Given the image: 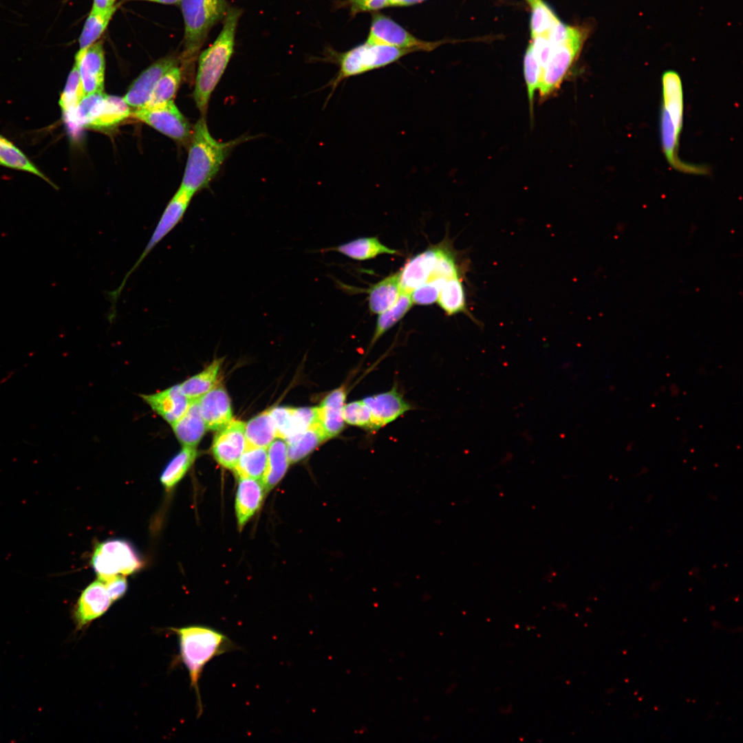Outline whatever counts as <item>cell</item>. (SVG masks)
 Returning a JSON list of instances; mask_svg holds the SVG:
<instances>
[{"label":"cell","mask_w":743,"mask_h":743,"mask_svg":"<svg viewBox=\"0 0 743 743\" xmlns=\"http://www.w3.org/2000/svg\"><path fill=\"white\" fill-rule=\"evenodd\" d=\"M353 12L371 11L389 6V0H349Z\"/></svg>","instance_id":"obj_45"},{"label":"cell","mask_w":743,"mask_h":743,"mask_svg":"<svg viewBox=\"0 0 743 743\" xmlns=\"http://www.w3.org/2000/svg\"><path fill=\"white\" fill-rule=\"evenodd\" d=\"M193 194L180 187L170 200L162 213L141 255L125 275L118 288L109 292L111 309L115 311L118 299L129 277L139 267L151 251L180 223L188 208Z\"/></svg>","instance_id":"obj_8"},{"label":"cell","mask_w":743,"mask_h":743,"mask_svg":"<svg viewBox=\"0 0 743 743\" xmlns=\"http://www.w3.org/2000/svg\"><path fill=\"white\" fill-rule=\"evenodd\" d=\"M438 252V246L430 248L407 261L399 272L402 292L410 294L429 280L436 261Z\"/></svg>","instance_id":"obj_21"},{"label":"cell","mask_w":743,"mask_h":743,"mask_svg":"<svg viewBox=\"0 0 743 743\" xmlns=\"http://www.w3.org/2000/svg\"><path fill=\"white\" fill-rule=\"evenodd\" d=\"M180 5L184 23L183 58L191 63L213 27L224 21L230 6L226 0H181Z\"/></svg>","instance_id":"obj_4"},{"label":"cell","mask_w":743,"mask_h":743,"mask_svg":"<svg viewBox=\"0 0 743 743\" xmlns=\"http://www.w3.org/2000/svg\"><path fill=\"white\" fill-rule=\"evenodd\" d=\"M662 83L661 137L667 159L676 169L700 171L691 165H684L677 160L678 140L682 122V91L680 76L674 71H667L662 76Z\"/></svg>","instance_id":"obj_5"},{"label":"cell","mask_w":743,"mask_h":743,"mask_svg":"<svg viewBox=\"0 0 743 743\" xmlns=\"http://www.w3.org/2000/svg\"><path fill=\"white\" fill-rule=\"evenodd\" d=\"M77 63L74 62L62 92L59 105L63 114H67L74 109L85 97Z\"/></svg>","instance_id":"obj_37"},{"label":"cell","mask_w":743,"mask_h":743,"mask_svg":"<svg viewBox=\"0 0 743 743\" xmlns=\"http://www.w3.org/2000/svg\"><path fill=\"white\" fill-rule=\"evenodd\" d=\"M246 448H268L277 438L270 411H264L245 424Z\"/></svg>","instance_id":"obj_27"},{"label":"cell","mask_w":743,"mask_h":743,"mask_svg":"<svg viewBox=\"0 0 743 743\" xmlns=\"http://www.w3.org/2000/svg\"><path fill=\"white\" fill-rule=\"evenodd\" d=\"M241 14V9L230 6L215 41L199 56L193 96L203 117L211 96L234 53L236 30Z\"/></svg>","instance_id":"obj_2"},{"label":"cell","mask_w":743,"mask_h":743,"mask_svg":"<svg viewBox=\"0 0 743 743\" xmlns=\"http://www.w3.org/2000/svg\"><path fill=\"white\" fill-rule=\"evenodd\" d=\"M181 78L180 68L177 65L171 68L158 81L144 107H155L173 100Z\"/></svg>","instance_id":"obj_35"},{"label":"cell","mask_w":743,"mask_h":743,"mask_svg":"<svg viewBox=\"0 0 743 743\" xmlns=\"http://www.w3.org/2000/svg\"><path fill=\"white\" fill-rule=\"evenodd\" d=\"M91 562L98 579L102 581L116 575L133 574L143 566L138 552L124 539H109L98 544Z\"/></svg>","instance_id":"obj_7"},{"label":"cell","mask_w":743,"mask_h":743,"mask_svg":"<svg viewBox=\"0 0 743 743\" xmlns=\"http://www.w3.org/2000/svg\"><path fill=\"white\" fill-rule=\"evenodd\" d=\"M131 114L130 107L123 98L106 94L87 127L102 129L115 127Z\"/></svg>","instance_id":"obj_26"},{"label":"cell","mask_w":743,"mask_h":743,"mask_svg":"<svg viewBox=\"0 0 743 743\" xmlns=\"http://www.w3.org/2000/svg\"><path fill=\"white\" fill-rule=\"evenodd\" d=\"M116 6L105 10H91L79 37L78 52L86 51L89 47L96 43V41L106 30L116 12Z\"/></svg>","instance_id":"obj_32"},{"label":"cell","mask_w":743,"mask_h":743,"mask_svg":"<svg viewBox=\"0 0 743 743\" xmlns=\"http://www.w3.org/2000/svg\"><path fill=\"white\" fill-rule=\"evenodd\" d=\"M235 497V514L237 527L243 529L261 506L266 490L259 480L238 477Z\"/></svg>","instance_id":"obj_18"},{"label":"cell","mask_w":743,"mask_h":743,"mask_svg":"<svg viewBox=\"0 0 743 743\" xmlns=\"http://www.w3.org/2000/svg\"><path fill=\"white\" fill-rule=\"evenodd\" d=\"M116 6V0H94L91 9L96 10H105Z\"/></svg>","instance_id":"obj_46"},{"label":"cell","mask_w":743,"mask_h":743,"mask_svg":"<svg viewBox=\"0 0 743 743\" xmlns=\"http://www.w3.org/2000/svg\"><path fill=\"white\" fill-rule=\"evenodd\" d=\"M0 165L33 173L55 185L41 173L25 155L10 141L0 135Z\"/></svg>","instance_id":"obj_34"},{"label":"cell","mask_w":743,"mask_h":743,"mask_svg":"<svg viewBox=\"0 0 743 743\" xmlns=\"http://www.w3.org/2000/svg\"><path fill=\"white\" fill-rule=\"evenodd\" d=\"M325 250H334L356 260L372 259L381 254H397V251L383 245L377 237H361Z\"/></svg>","instance_id":"obj_30"},{"label":"cell","mask_w":743,"mask_h":743,"mask_svg":"<svg viewBox=\"0 0 743 743\" xmlns=\"http://www.w3.org/2000/svg\"><path fill=\"white\" fill-rule=\"evenodd\" d=\"M103 582L113 602L122 598L127 592V581L123 575H116Z\"/></svg>","instance_id":"obj_44"},{"label":"cell","mask_w":743,"mask_h":743,"mask_svg":"<svg viewBox=\"0 0 743 743\" xmlns=\"http://www.w3.org/2000/svg\"><path fill=\"white\" fill-rule=\"evenodd\" d=\"M530 46L542 70L550 56L553 47L545 35L534 36L533 43Z\"/></svg>","instance_id":"obj_43"},{"label":"cell","mask_w":743,"mask_h":743,"mask_svg":"<svg viewBox=\"0 0 743 743\" xmlns=\"http://www.w3.org/2000/svg\"><path fill=\"white\" fill-rule=\"evenodd\" d=\"M347 391L345 385L332 390L317 407L318 421L327 439L339 435L345 428L343 410Z\"/></svg>","instance_id":"obj_19"},{"label":"cell","mask_w":743,"mask_h":743,"mask_svg":"<svg viewBox=\"0 0 743 743\" xmlns=\"http://www.w3.org/2000/svg\"><path fill=\"white\" fill-rule=\"evenodd\" d=\"M402 293L399 272L374 284L368 291V305L373 314H380L391 308Z\"/></svg>","instance_id":"obj_24"},{"label":"cell","mask_w":743,"mask_h":743,"mask_svg":"<svg viewBox=\"0 0 743 743\" xmlns=\"http://www.w3.org/2000/svg\"><path fill=\"white\" fill-rule=\"evenodd\" d=\"M372 418L371 432L394 422L411 409L398 390L393 389L363 398Z\"/></svg>","instance_id":"obj_13"},{"label":"cell","mask_w":743,"mask_h":743,"mask_svg":"<svg viewBox=\"0 0 743 743\" xmlns=\"http://www.w3.org/2000/svg\"><path fill=\"white\" fill-rule=\"evenodd\" d=\"M411 52L413 51L366 42L344 53L332 54L339 69L327 86H331L332 94L343 80L385 67Z\"/></svg>","instance_id":"obj_6"},{"label":"cell","mask_w":743,"mask_h":743,"mask_svg":"<svg viewBox=\"0 0 743 743\" xmlns=\"http://www.w3.org/2000/svg\"><path fill=\"white\" fill-rule=\"evenodd\" d=\"M437 301L447 315L464 313L480 324L467 308L462 277H457L446 280L440 288Z\"/></svg>","instance_id":"obj_25"},{"label":"cell","mask_w":743,"mask_h":743,"mask_svg":"<svg viewBox=\"0 0 743 743\" xmlns=\"http://www.w3.org/2000/svg\"><path fill=\"white\" fill-rule=\"evenodd\" d=\"M267 453L266 469L261 481L266 491H269L283 477L290 462L287 443L283 439L274 440L268 446Z\"/></svg>","instance_id":"obj_23"},{"label":"cell","mask_w":743,"mask_h":743,"mask_svg":"<svg viewBox=\"0 0 743 743\" xmlns=\"http://www.w3.org/2000/svg\"><path fill=\"white\" fill-rule=\"evenodd\" d=\"M206 429L219 430L232 420L230 398L222 387H215L197 400Z\"/></svg>","instance_id":"obj_20"},{"label":"cell","mask_w":743,"mask_h":743,"mask_svg":"<svg viewBox=\"0 0 743 743\" xmlns=\"http://www.w3.org/2000/svg\"><path fill=\"white\" fill-rule=\"evenodd\" d=\"M223 359L217 358L204 370L180 384L184 395L191 400H197L215 387Z\"/></svg>","instance_id":"obj_31"},{"label":"cell","mask_w":743,"mask_h":743,"mask_svg":"<svg viewBox=\"0 0 743 743\" xmlns=\"http://www.w3.org/2000/svg\"><path fill=\"white\" fill-rule=\"evenodd\" d=\"M265 448H246L233 469L237 477L261 480L267 465Z\"/></svg>","instance_id":"obj_33"},{"label":"cell","mask_w":743,"mask_h":743,"mask_svg":"<svg viewBox=\"0 0 743 743\" xmlns=\"http://www.w3.org/2000/svg\"><path fill=\"white\" fill-rule=\"evenodd\" d=\"M252 138L242 136L228 142L218 141L211 136L202 116L193 127L180 187L193 195L207 187L231 151Z\"/></svg>","instance_id":"obj_1"},{"label":"cell","mask_w":743,"mask_h":743,"mask_svg":"<svg viewBox=\"0 0 743 743\" xmlns=\"http://www.w3.org/2000/svg\"><path fill=\"white\" fill-rule=\"evenodd\" d=\"M366 42L412 51H429L440 45V43L426 42L414 37L391 19L380 13L373 16Z\"/></svg>","instance_id":"obj_10"},{"label":"cell","mask_w":743,"mask_h":743,"mask_svg":"<svg viewBox=\"0 0 743 743\" xmlns=\"http://www.w3.org/2000/svg\"><path fill=\"white\" fill-rule=\"evenodd\" d=\"M180 656L186 667L191 687L197 700L198 715L202 713L199 681L206 665L214 658L237 650L239 647L228 636L211 627L193 625L178 629Z\"/></svg>","instance_id":"obj_3"},{"label":"cell","mask_w":743,"mask_h":743,"mask_svg":"<svg viewBox=\"0 0 743 743\" xmlns=\"http://www.w3.org/2000/svg\"><path fill=\"white\" fill-rule=\"evenodd\" d=\"M246 445L245 424L232 419L216 433L211 451L222 466L233 469L246 449Z\"/></svg>","instance_id":"obj_12"},{"label":"cell","mask_w":743,"mask_h":743,"mask_svg":"<svg viewBox=\"0 0 743 743\" xmlns=\"http://www.w3.org/2000/svg\"><path fill=\"white\" fill-rule=\"evenodd\" d=\"M327 438L319 422L310 425L303 432L286 441L290 463L300 461Z\"/></svg>","instance_id":"obj_28"},{"label":"cell","mask_w":743,"mask_h":743,"mask_svg":"<svg viewBox=\"0 0 743 743\" xmlns=\"http://www.w3.org/2000/svg\"><path fill=\"white\" fill-rule=\"evenodd\" d=\"M423 0H389V6H409L422 1Z\"/></svg>","instance_id":"obj_47"},{"label":"cell","mask_w":743,"mask_h":743,"mask_svg":"<svg viewBox=\"0 0 743 743\" xmlns=\"http://www.w3.org/2000/svg\"><path fill=\"white\" fill-rule=\"evenodd\" d=\"M141 397L155 413L171 425L184 414L192 402L182 392L180 385Z\"/></svg>","instance_id":"obj_17"},{"label":"cell","mask_w":743,"mask_h":743,"mask_svg":"<svg viewBox=\"0 0 743 743\" xmlns=\"http://www.w3.org/2000/svg\"><path fill=\"white\" fill-rule=\"evenodd\" d=\"M343 418L345 424L371 431L370 411L363 399L346 403L343 410Z\"/></svg>","instance_id":"obj_40"},{"label":"cell","mask_w":743,"mask_h":743,"mask_svg":"<svg viewBox=\"0 0 743 743\" xmlns=\"http://www.w3.org/2000/svg\"><path fill=\"white\" fill-rule=\"evenodd\" d=\"M524 71L530 111H532L535 93L539 86L541 69L530 45L524 56Z\"/></svg>","instance_id":"obj_41"},{"label":"cell","mask_w":743,"mask_h":743,"mask_svg":"<svg viewBox=\"0 0 743 743\" xmlns=\"http://www.w3.org/2000/svg\"><path fill=\"white\" fill-rule=\"evenodd\" d=\"M412 304L410 294L402 292L397 301L391 308L379 314L370 347L404 317Z\"/></svg>","instance_id":"obj_36"},{"label":"cell","mask_w":743,"mask_h":743,"mask_svg":"<svg viewBox=\"0 0 743 743\" xmlns=\"http://www.w3.org/2000/svg\"><path fill=\"white\" fill-rule=\"evenodd\" d=\"M197 455L195 446H183L163 469L160 481L166 491L173 489L194 463Z\"/></svg>","instance_id":"obj_29"},{"label":"cell","mask_w":743,"mask_h":743,"mask_svg":"<svg viewBox=\"0 0 743 743\" xmlns=\"http://www.w3.org/2000/svg\"><path fill=\"white\" fill-rule=\"evenodd\" d=\"M131 114L180 143L189 144L190 141L193 128L173 100L155 107L136 109Z\"/></svg>","instance_id":"obj_9"},{"label":"cell","mask_w":743,"mask_h":743,"mask_svg":"<svg viewBox=\"0 0 743 743\" xmlns=\"http://www.w3.org/2000/svg\"><path fill=\"white\" fill-rule=\"evenodd\" d=\"M548 34L552 47L563 44L582 45L585 38V32L583 30L568 26L559 19L554 23Z\"/></svg>","instance_id":"obj_39"},{"label":"cell","mask_w":743,"mask_h":743,"mask_svg":"<svg viewBox=\"0 0 743 743\" xmlns=\"http://www.w3.org/2000/svg\"><path fill=\"white\" fill-rule=\"evenodd\" d=\"M121 1H145L167 5H179L181 0H121Z\"/></svg>","instance_id":"obj_48"},{"label":"cell","mask_w":743,"mask_h":743,"mask_svg":"<svg viewBox=\"0 0 743 743\" xmlns=\"http://www.w3.org/2000/svg\"><path fill=\"white\" fill-rule=\"evenodd\" d=\"M528 1H529V2H530L531 3H533L534 1H535L536 0H528Z\"/></svg>","instance_id":"obj_49"},{"label":"cell","mask_w":743,"mask_h":743,"mask_svg":"<svg viewBox=\"0 0 743 743\" xmlns=\"http://www.w3.org/2000/svg\"><path fill=\"white\" fill-rule=\"evenodd\" d=\"M444 279H431L414 289L411 293L413 303L430 305L437 301L438 294Z\"/></svg>","instance_id":"obj_42"},{"label":"cell","mask_w":743,"mask_h":743,"mask_svg":"<svg viewBox=\"0 0 743 743\" xmlns=\"http://www.w3.org/2000/svg\"><path fill=\"white\" fill-rule=\"evenodd\" d=\"M177 63V59L169 56L151 64L133 81L123 97L124 100L136 109L144 107L158 81Z\"/></svg>","instance_id":"obj_14"},{"label":"cell","mask_w":743,"mask_h":743,"mask_svg":"<svg viewBox=\"0 0 743 743\" xmlns=\"http://www.w3.org/2000/svg\"><path fill=\"white\" fill-rule=\"evenodd\" d=\"M112 600L105 583L98 579L90 583L81 593L74 611L78 628H82L103 616L109 608Z\"/></svg>","instance_id":"obj_16"},{"label":"cell","mask_w":743,"mask_h":743,"mask_svg":"<svg viewBox=\"0 0 743 743\" xmlns=\"http://www.w3.org/2000/svg\"><path fill=\"white\" fill-rule=\"evenodd\" d=\"M171 427L182 446L196 447L206 429L197 400H192L187 411Z\"/></svg>","instance_id":"obj_22"},{"label":"cell","mask_w":743,"mask_h":743,"mask_svg":"<svg viewBox=\"0 0 743 743\" xmlns=\"http://www.w3.org/2000/svg\"><path fill=\"white\" fill-rule=\"evenodd\" d=\"M581 46L563 44L553 47L548 62L541 70L538 89L541 100H544L559 89Z\"/></svg>","instance_id":"obj_11"},{"label":"cell","mask_w":743,"mask_h":743,"mask_svg":"<svg viewBox=\"0 0 743 743\" xmlns=\"http://www.w3.org/2000/svg\"><path fill=\"white\" fill-rule=\"evenodd\" d=\"M532 12L530 28L532 37L543 36L558 20L551 8L541 0H536L532 3Z\"/></svg>","instance_id":"obj_38"},{"label":"cell","mask_w":743,"mask_h":743,"mask_svg":"<svg viewBox=\"0 0 743 743\" xmlns=\"http://www.w3.org/2000/svg\"><path fill=\"white\" fill-rule=\"evenodd\" d=\"M85 96L103 92L105 82V61L103 43H94L83 52H78L75 56Z\"/></svg>","instance_id":"obj_15"}]
</instances>
